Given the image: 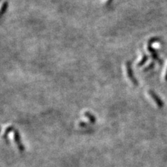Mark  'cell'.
Here are the masks:
<instances>
[{"label":"cell","mask_w":167,"mask_h":167,"mask_svg":"<svg viewBox=\"0 0 167 167\" xmlns=\"http://www.w3.org/2000/svg\"><path fill=\"white\" fill-rule=\"evenodd\" d=\"M125 69H126L127 75H128L129 79H130V80L132 81V83L134 85L137 86V85H138V81L136 79L135 77L133 74V72H132L131 63H130V61H126V63H125Z\"/></svg>","instance_id":"1"},{"label":"cell","mask_w":167,"mask_h":167,"mask_svg":"<svg viewBox=\"0 0 167 167\" xmlns=\"http://www.w3.org/2000/svg\"><path fill=\"white\" fill-rule=\"evenodd\" d=\"M147 59H148L147 56H146V55H143V58H142L141 60L138 63V64H137V66H141L144 65V64L146 62Z\"/></svg>","instance_id":"7"},{"label":"cell","mask_w":167,"mask_h":167,"mask_svg":"<svg viewBox=\"0 0 167 167\" xmlns=\"http://www.w3.org/2000/svg\"><path fill=\"white\" fill-rule=\"evenodd\" d=\"M79 125L81 127H86V126H88V123H86V122L80 121L79 123Z\"/></svg>","instance_id":"8"},{"label":"cell","mask_w":167,"mask_h":167,"mask_svg":"<svg viewBox=\"0 0 167 167\" xmlns=\"http://www.w3.org/2000/svg\"><path fill=\"white\" fill-rule=\"evenodd\" d=\"M14 130H15V129H14V127H13V126H9V127H8L7 128H6V130H5L4 134H3V138L6 139L8 134H9L10 132H11L12 131H14Z\"/></svg>","instance_id":"6"},{"label":"cell","mask_w":167,"mask_h":167,"mask_svg":"<svg viewBox=\"0 0 167 167\" xmlns=\"http://www.w3.org/2000/svg\"><path fill=\"white\" fill-rule=\"evenodd\" d=\"M13 132H14V135H13L14 141H15V144H17V148H18L19 150H20V152H24V146L23 145V144L22 143V141H21L20 135V133H19L18 130H14Z\"/></svg>","instance_id":"2"},{"label":"cell","mask_w":167,"mask_h":167,"mask_svg":"<svg viewBox=\"0 0 167 167\" xmlns=\"http://www.w3.org/2000/svg\"><path fill=\"white\" fill-rule=\"evenodd\" d=\"M114 1V0H107V1H106V3H105V5L106 6H109V5L111 4V3H112V1Z\"/></svg>","instance_id":"9"},{"label":"cell","mask_w":167,"mask_h":167,"mask_svg":"<svg viewBox=\"0 0 167 167\" xmlns=\"http://www.w3.org/2000/svg\"><path fill=\"white\" fill-rule=\"evenodd\" d=\"M149 94H150V95L151 97H152V98L154 100L155 102V103L157 104V106L159 107H163V103H162V102H161V100H159V98L158 97L157 95L155 94L154 93H153V91H149L148 92Z\"/></svg>","instance_id":"3"},{"label":"cell","mask_w":167,"mask_h":167,"mask_svg":"<svg viewBox=\"0 0 167 167\" xmlns=\"http://www.w3.org/2000/svg\"><path fill=\"white\" fill-rule=\"evenodd\" d=\"M8 1H4V2L3 3L2 6H1V10H0V15H1V16H2L3 14L6 13L7 8H8Z\"/></svg>","instance_id":"5"},{"label":"cell","mask_w":167,"mask_h":167,"mask_svg":"<svg viewBox=\"0 0 167 167\" xmlns=\"http://www.w3.org/2000/svg\"><path fill=\"white\" fill-rule=\"evenodd\" d=\"M84 116L89 120V121L91 123H95V122H96V118H95V117L93 114H90L89 111H86V112L84 113Z\"/></svg>","instance_id":"4"}]
</instances>
